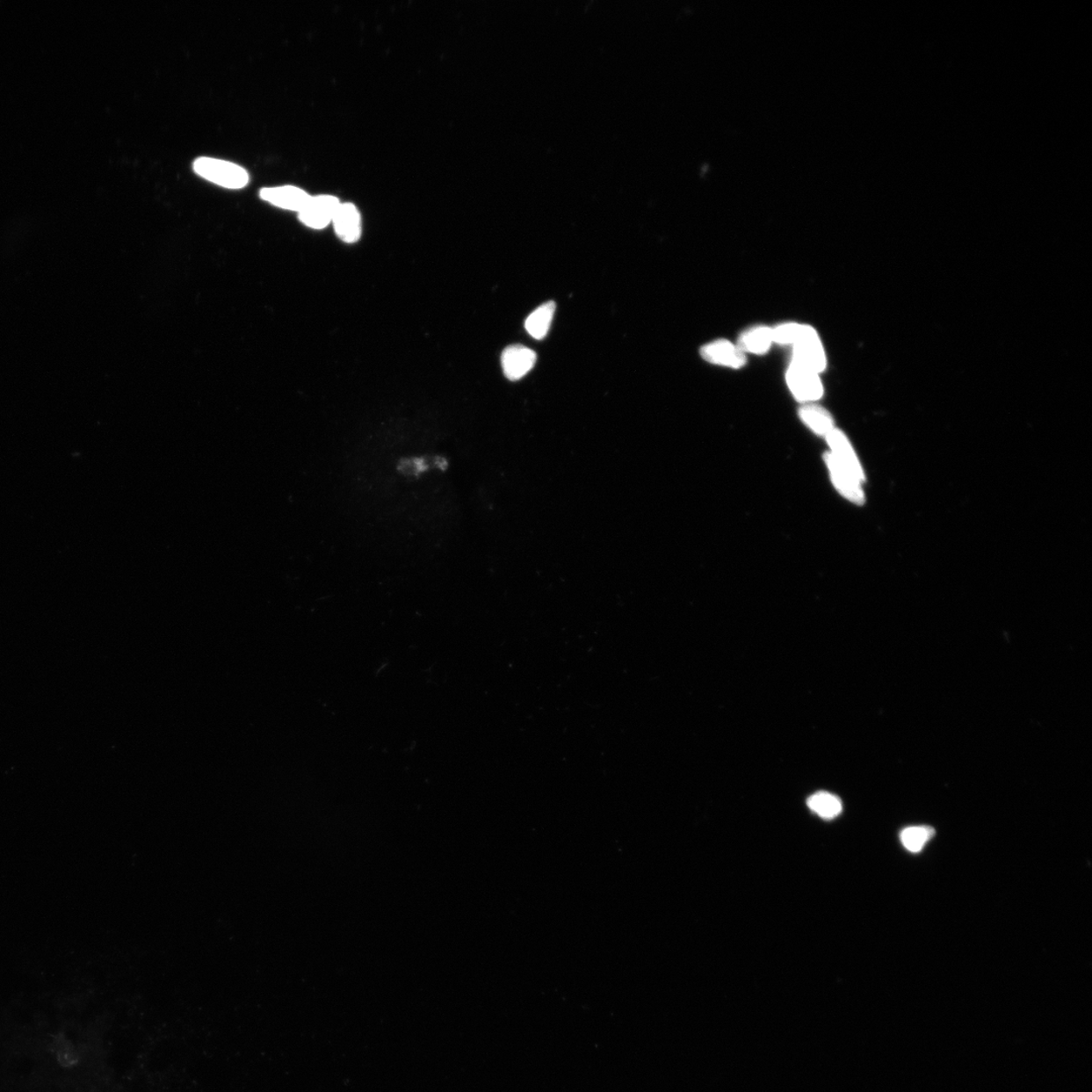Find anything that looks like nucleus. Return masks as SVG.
Here are the masks:
<instances>
[{
    "mask_svg": "<svg viewBox=\"0 0 1092 1092\" xmlns=\"http://www.w3.org/2000/svg\"><path fill=\"white\" fill-rule=\"evenodd\" d=\"M800 327V324L787 323L774 328L772 329L774 343L782 345H792L797 336H799Z\"/></svg>",
    "mask_w": 1092,
    "mask_h": 1092,
    "instance_id": "obj_16",
    "label": "nucleus"
},
{
    "mask_svg": "<svg viewBox=\"0 0 1092 1092\" xmlns=\"http://www.w3.org/2000/svg\"><path fill=\"white\" fill-rule=\"evenodd\" d=\"M701 357L708 363L740 368L746 365L745 352L727 340H718L701 348Z\"/></svg>",
    "mask_w": 1092,
    "mask_h": 1092,
    "instance_id": "obj_7",
    "label": "nucleus"
},
{
    "mask_svg": "<svg viewBox=\"0 0 1092 1092\" xmlns=\"http://www.w3.org/2000/svg\"><path fill=\"white\" fill-rule=\"evenodd\" d=\"M793 345V361L817 373L826 370L827 357L819 334L813 327L801 325Z\"/></svg>",
    "mask_w": 1092,
    "mask_h": 1092,
    "instance_id": "obj_2",
    "label": "nucleus"
},
{
    "mask_svg": "<svg viewBox=\"0 0 1092 1092\" xmlns=\"http://www.w3.org/2000/svg\"><path fill=\"white\" fill-rule=\"evenodd\" d=\"M827 439L830 450H832L830 453L834 455V458L841 462L843 466L847 467L849 471L852 472L856 477L863 481H865V474H864L859 459H857L853 447L850 445L845 434L837 430V429H834L828 435Z\"/></svg>",
    "mask_w": 1092,
    "mask_h": 1092,
    "instance_id": "obj_10",
    "label": "nucleus"
},
{
    "mask_svg": "<svg viewBox=\"0 0 1092 1092\" xmlns=\"http://www.w3.org/2000/svg\"><path fill=\"white\" fill-rule=\"evenodd\" d=\"M773 343L771 328L756 327L741 334L738 346L742 352L763 354L770 350Z\"/></svg>",
    "mask_w": 1092,
    "mask_h": 1092,
    "instance_id": "obj_11",
    "label": "nucleus"
},
{
    "mask_svg": "<svg viewBox=\"0 0 1092 1092\" xmlns=\"http://www.w3.org/2000/svg\"><path fill=\"white\" fill-rule=\"evenodd\" d=\"M554 312L555 304L553 301H547L529 315L525 321L528 334L535 339H544L551 328Z\"/></svg>",
    "mask_w": 1092,
    "mask_h": 1092,
    "instance_id": "obj_12",
    "label": "nucleus"
},
{
    "mask_svg": "<svg viewBox=\"0 0 1092 1092\" xmlns=\"http://www.w3.org/2000/svg\"><path fill=\"white\" fill-rule=\"evenodd\" d=\"M338 237L346 243H353L360 237V214L352 204H340L332 220Z\"/></svg>",
    "mask_w": 1092,
    "mask_h": 1092,
    "instance_id": "obj_9",
    "label": "nucleus"
},
{
    "mask_svg": "<svg viewBox=\"0 0 1092 1092\" xmlns=\"http://www.w3.org/2000/svg\"><path fill=\"white\" fill-rule=\"evenodd\" d=\"M786 379L794 397L802 403H812L822 397L823 387L819 373L809 368L792 360Z\"/></svg>",
    "mask_w": 1092,
    "mask_h": 1092,
    "instance_id": "obj_3",
    "label": "nucleus"
},
{
    "mask_svg": "<svg viewBox=\"0 0 1092 1092\" xmlns=\"http://www.w3.org/2000/svg\"><path fill=\"white\" fill-rule=\"evenodd\" d=\"M261 199L266 202L289 211L300 212L311 197L306 192L294 186L271 187L260 192Z\"/></svg>",
    "mask_w": 1092,
    "mask_h": 1092,
    "instance_id": "obj_8",
    "label": "nucleus"
},
{
    "mask_svg": "<svg viewBox=\"0 0 1092 1092\" xmlns=\"http://www.w3.org/2000/svg\"><path fill=\"white\" fill-rule=\"evenodd\" d=\"M339 206V200L331 196L311 197L309 202L299 212V218L301 223L313 229H323L332 223Z\"/></svg>",
    "mask_w": 1092,
    "mask_h": 1092,
    "instance_id": "obj_4",
    "label": "nucleus"
},
{
    "mask_svg": "<svg viewBox=\"0 0 1092 1092\" xmlns=\"http://www.w3.org/2000/svg\"><path fill=\"white\" fill-rule=\"evenodd\" d=\"M808 807L822 819L832 820L842 813V802L836 796L828 792H819L809 797Z\"/></svg>",
    "mask_w": 1092,
    "mask_h": 1092,
    "instance_id": "obj_15",
    "label": "nucleus"
},
{
    "mask_svg": "<svg viewBox=\"0 0 1092 1092\" xmlns=\"http://www.w3.org/2000/svg\"><path fill=\"white\" fill-rule=\"evenodd\" d=\"M935 834V829L930 827H909L900 833V841L908 852L916 854L922 852Z\"/></svg>",
    "mask_w": 1092,
    "mask_h": 1092,
    "instance_id": "obj_14",
    "label": "nucleus"
},
{
    "mask_svg": "<svg viewBox=\"0 0 1092 1092\" xmlns=\"http://www.w3.org/2000/svg\"><path fill=\"white\" fill-rule=\"evenodd\" d=\"M799 415L804 423L821 437L827 438L835 429L833 417L820 406L806 404L801 407Z\"/></svg>",
    "mask_w": 1092,
    "mask_h": 1092,
    "instance_id": "obj_13",
    "label": "nucleus"
},
{
    "mask_svg": "<svg viewBox=\"0 0 1092 1092\" xmlns=\"http://www.w3.org/2000/svg\"><path fill=\"white\" fill-rule=\"evenodd\" d=\"M536 353L531 348L511 345L502 353V367L506 378L518 380L531 372L536 363Z\"/></svg>",
    "mask_w": 1092,
    "mask_h": 1092,
    "instance_id": "obj_6",
    "label": "nucleus"
},
{
    "mask_svg": "<svg viewBox=\"0 0 1092 1092\" xmlns=\"http://www.w3.org/2000/svg\"><path fill=\"white\" fill-rule=\"evenodd\" d=\"M826 462L837 490L853 503L863 504L865 501L862 488L863 481L837 461L830 452L826 454Z\"/></svg>",
    "mask_w": 1092,
    "mask_h": 1092,
    "instance_id": "obj_5",
    "label": "nucleus"
},
{
    "mask_svg": "<svg viewBox=\"0 0 1092 1092\" xmlns=\"http://www.w3.org/2000/svg\"><path fill=\"white\" fill-rule=\"evenodd\" d=\"M193 170L199 177L226 189H242L249 182V176L242 167L225 160L199 158L194 161Z\"/></svg>",
    "mask_w": 1092,
    "mask_h": 1092,
    "instance_id": "obj_1",
    "label": "nucleus"
}]
</instances>
